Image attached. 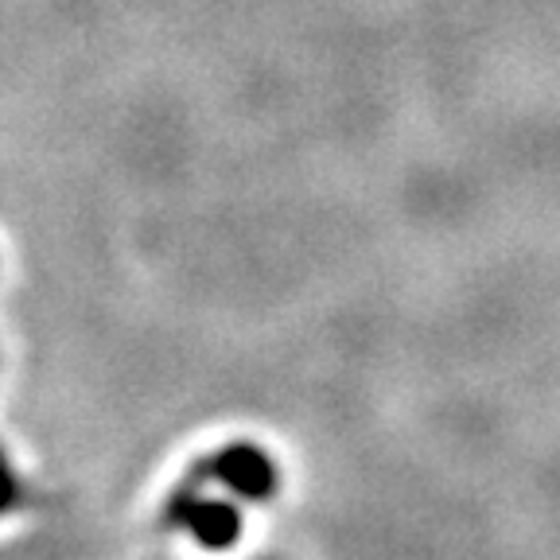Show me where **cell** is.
Instances as JSON below:
<instances>
[{
    "label": "cell",
    "instance_id": "6da1fadb",
    "mask_svg": "<svg viewBox=\"0 0 560 560\" xmlns=\"http://www.w3.org/2000/svg\"><path fill=\"white\" fill-rule=\"evenodd\" d=\"M179 522L199 537L207 549H226L237 537V514L226 502H179Z\"/></svg>",
    "mask_w": 560,
    "mask_h": 560
},
{
    "label": "cell",
    "instance_id": "7a4b0ae2",
    "mask_svg": "<svg viewBox=\"0 0 560 560\" xmlns=\"http://www.w3.org/2000/svg\"><path fill=\"white\" fill-rule=\"evenodd\" d=\"M219 475L245 499H265L272 490V471L265 464V455L249 452V447H234L219 459Z\"/></svg>",
    "mask_w": 560,
    "mask_h": 560
}]
</instances>
